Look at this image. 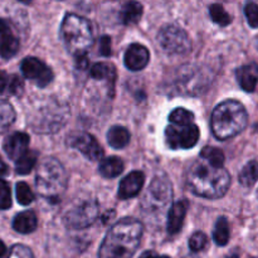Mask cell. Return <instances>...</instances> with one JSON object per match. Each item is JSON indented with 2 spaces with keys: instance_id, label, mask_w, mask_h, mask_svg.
<instances>
[{
  "instance_id": "1",
  "label": "cell",
  "mask_w": 258,
  "mask_h": 258,
  "mask_svg": "<svg viewBox=\"0 0 258 258\" xmlns=\"http://www.w3.org/2000/svg\"><path fill=\"white\" fill-rule=\"evenodd\" d=\"M143 232V223L138 219H120L103 238L98 258H133L140 246Z\"/></svg>"
},
{
  "instance_id": "2",
  "label": "cell",
  "mask_w": 258,
  "mask_h": 258,
  "mask_svg": "<svg viewBox=\"0 0 258 258\" xmlns=\"http://www.w3.org/2000/svg\"><path fill=\"white\" fill-rule=\"evenodd\" d=\"M186 186L196 196L207 199L222 198L231 185V175L223 168H214L203 159L186 171Z\"/></svg>"
},
{
  "instance_id": "3",
  "label": "cell",
  "mask_w": 258,
  "mask_h": 258,
  "mask_svg": "<svg viewBox=\"0 0 258 258\" xmlns=\"http://www.w3.org/2000/svg\"><path fill=\"white\" fill-rule=\"evenodd\" d=\"M248 115L241 102L227 100L219 103L213 110L211 117V127L213 135L218 140H228L234 138L246 128Z\"/></svg>"
},
{
  "instance_id": "4",
  "label": "cell",
  "mask_w": 258,
  "mask_h": 258,
  "mask_svg": "<svg viewBox=\"0 0 258 258\" xmlns=\"http://www.w3.org/2000/svg\"><path fill=\"white\" fill-rule=\"evenodd\" d=\"M60 37L71 54L76 58L86 57L93 45L91 23L77 14H67L60 25Z\"/></svg>"
},
{
  "instance_id": "5",
  "label": "cell",
  "mask_w": 258,
  "mask_h": 258,
  "mask_svg": "<svg viewBox=\"0 0 258 258\" xmlns=\"http://www.w3.org/2000/svg\"><path fill=\"white\" fill-rule=\"evenodd\" d=\"M68 175L64 166L54 158H45L39 164L35 186L43 198L57 201L67 189Z\"/></svg>"
},
{
  "instance_id": "6",
  "label": "cell",
  "mask_w": 258,
  "mask_h": 258,
  "mask_svg": "<svg viewBox=\"0 0 258 258\" xmlns=\"http://www.w3.org/2000/svg\"><path fill=\"white\" fill-rule=\"evenodd\" d=\"M173 198V189L169 179L164 175L154 178L148 190L141 199V208L144 212L153 213L165 208Z\"/></svg>"
},
{
  "instance_id": "7",
  "label": "cell",
  "mask_w": 258,
  "mask_h": 258,
  "mask_svg": "<svg viewBox=\"0 0 258 258\" xmlns=\"http://www.w3.org/2000/svg\"><path fill=\"white\" fill-rule=\"evenodd\" d=\"M159 43L168 54H186L191 49L188 33L176 25H166L159 32Z\"/></svg>"
},
{
  "instance_id": "8",
  "label": "cell",
  "mask_w": 258,
  "mask_h": 258,
  "mask_svg": "<svg viewBox=\"0 0 258 258\" xmlns=\"http://www.w3.org/2000/svg\"><path fill=\"white\" fill-rule=\"evenodd\" d=\"M100 207L96 201H83L66 213L64 223L71 229H85L98 218Z\"/></svg>"
},
{
  "instance_id": "9",
  "label": "cell",
  "mask_w": 258,
  "mask_h": 258,
  "mask_svg": "<svg viewBox=\"0 0 258 258\" xmlns=\"http://www.w3.org/2000/svg\"><path fill=\"white\" fill-rule=\"evenodd\" d=\"M199 135V128L196 123L170 125L165 130L166 144L173 150H186L194 148L198 143Z\"/></svg>"
},
{
  "instance_id": "10",
  "label": "cell",
  "mask_w": 258,
  "mask_h": 258,
  "mask_svg": "<svg viewBox=\"0 0 258 258\" xmlns=\"http://www.w3.org/2000/svg\"><path fill=\"white\" fill-rule=\"evenodd\" d=\"M23 76L38 87H47L53 80V72L44 62L34 57H27L20 64Z\"/></svg>"
},
{
  "instance_id": "11",
  "label": "cell",
  "mask_w": 258,
  "mask_h": 258,
  "mask_svg": "<svg viewBox=\"0 0 258 258\" xmlns=\"http://www.w3.org/2000/svg\"><path fill=\"white\" fill-rule=\"evenodd\" d=\"M71 146L77 149L80 153H82L83 156L88 159V160H101L103 156V150L101 148L100 144L97 143L95 138L91 134L87 133H80L72 136L70 140Z\"/></svg>"
},
{
  "instance_id": "12",
  "label": "cell",
  "mask_w": 258,
  "mask_h": 258,
  "mask_svg": "<svg viewBox=\"0 0 258 258\" xmlns=\"http://www.w3.org/2000/svg\"><path fill=\"white\" fill-rule=\"evenodd\" d=\"M149 60H150V53H149L148 48L139 43L131 44L126 49L125 57H123L125 66L134 72L144 70L148 66Z\"/></svg>"
},
{
  "instance_id": "13",
  "label": "cell",
  "mask_w": 258,
  "mask_h": 258,
  "mask_svg": "<svg viewBox=\"0 0 258 258\" xmlns=\"http://www.w3.org/2000/svg\"><path fill=\"white\" fill-rule=\"evenodd\" d=\"M144 181H145V175H144V173L138 170L131 171L130 174H127V175L120 181L117 191L118 198L122 199V201H126V199L136 197L140 193L141 189H143Z\"/></svg>"
},
{
  "instance_id": "14",
  "label": "cell",
  "mask_w": 258,
  "mask_h": 258,
  "mask_svg": "<svg viewBox=\"0 0 258 258\" xmlns=\"http://www.w3.org/2000/svg\"><path fill=\"white\" fill-rule=\"evenodd\" d=\"M28 146H29V136L25 133H13L5 139L3 144L5 154L15 161L27 153Z\"/></svg>"
},
{
  "instance_id": "15",
  "label": "cell",
  "mask_w": 258,
  "mask_h": 258,
  "mask_svg": "<svg viewBox=\"0 0 258 258\" xmlns=\"http://www.w3.org/2000/svg\"><path fill=\"white\" fill-rule=\"evenodd\" d=\"M186 211H188V202L180 201L174 203L169 209L168 214V228L169 234H176L183 228L184 219H185Z\"/></svg>"
},
{
  "instance_id": "16",
  "label": "cell",
  "mask_w": 258,
  "mask_h": 258,
  "mask_svg": "<svg viewBox=\"0 0 258 258\" xmlns=\"http://www.w3.org/2000/svg\"><path fill=\"white\" fill-rule=\"evenodd\" d=\"M236 77L242 90L246 92H253L258 83V64L249 63V64L242 66L237 70Z\"/></svg>"
},
{
  "instance_id": "17",
  "label": "cell",
  "mask_w": 258,
  "mask_h": 258,
  "mask_svg": "<svg viewBox=\"0 0 258 258\" xmlns=\"http://www.w3.org/2000/svg\"><path fill=\"white\" fill-rule=\"evenodd\" d=\"M38 219L37 216L33 211H25L22 213L17 214L13 219V228L22 234L32 233L37 229Z\"/></svg>"
},
{
  "instance_id": "18",
  "label": "cell",
  "mask_w": 258,
  "mask_h": 258,
  "mask_svg": "<svg viewBox=\"0 0 258 258\" xmlns=\"http://www.w3.org/2000/svg\"><path fill=\"white\" fill-rule=\"evenodd\" d=\"M141 17H143V5L135 0L126 3L120 13L121 22L125 25L136 24L141 19Z\"/></svg>"
},
{
  "instance_id": "19",
  "label": "cell",
  "mask_w": 258,
  "mask_h": 258,
  "mask_svg": "<svg viewBox=\"0 0 258 258\" xmlns=\"http://www.w3.org/2000/svg\"><path fill=\"white\" fill-rule=\"evenodd\" d=\"M123 168H125V165H123V161L120 158L110 156V158H106L101 161L98 170H100V174L103 178L112 179L120 175L123 171Z\"/></svg>"
},
{
  "instance_id": "20",
  "label": "cell",
  "mask_w": 258,
  "mask_h": 258,
  "mask_svg": "<svg viewBox=\"0 0 258 258\" xmlns=\"http://www.w3.org/2000/svg\"><path fill=\"white\" fill-rule=\"evenodd\" d=\"M107 143L113 149H123L130 143V133L123 126H112L107 133Z\"/></svg>"
},
{
  "instance_id": "21",
  "label": "cell",
  "mask_w": 258,
  "mask_h": 258,
  "mask_svg": "<svg viewBox=\"0 0 258 258\" xmlns=\"http://www.w3.org/2000/svg\"><path fill=\"white\" fill-rule=\"evenodd\" d=\"M91 77L98 81H107L108 85L113 88L116 80V71L112 64L108 63H95L90 71Z\"/></svg>"
},
{
  "instance_id": "22",
  "label": "cell",
  "mask_w": 258,
  "mask_h": 258,
  "mask_svg": "<svg viewBox=\"0 0 258 258\" xmlns=\"http://www.w3.org/2000/svg\"><path fill=\"white\" fill-rule=\"evenodd\" d=\"M19 49V40L12 34V32L0 35V57L9 59Z\"/></svg>"
},
{
  "instance_id": "23",
  "label": "cell",
  "mask_w": 258,
  "mask_h": 258,
  "mask_svg": "<svg viewBox=\"0 0 258 258\" xmlns=\"http://www.w3.org/2000/svg\"><path fill=\"white\" fill-rule=\"evenodd\" d=\"M38 153L37 151L28 150L23 156H20L17 161H15V170L19 175H27L34 168L35 163H37Z\"/></svg>"
},
{
  "instance_id": "24",
  "label": "cell",
  "mask_w": 258,
  "mask_h": 258,
  "mask_svg": "<svg viewBox=\"0 0 258 258\" xmlns=\"http://www.w3.org/2000/svg\"><path fill=\"white\" fill-rule=\"evenodd\" d=\"M15 111L8 101L0 100V136L14 123Z\"/></svg>"
},
{
  "instance_id": "25",
  "label": "cell",
  "mask_w": 258,
  "mask_h": 258,
  "mask_svg": "<svg viewBox=\"0 0 258 258\" xmlns=\"http://www.w3.org/2000/svg\"><path fill=\"white\" fill-rule=\"evenodd\" d=\"M258 180V163L252 160L248 161L239 173V183L246 188L254 185Z\"/></svg>"
},
{
  "instance_id": "26",
  "label": "cell",
  "mask_w": 258,
  "mask_h": 258,
  "mask_svg": "<svg viewBox=\"0 0 258 258\" xmlns=\"http://www.w3.org/2000/svg\"><path fill=\"white\" fill-rule=\"evenodd\" d=\"M229 236H231V231H229V223L227 218L221 217L217 221L216 227L213 231V239L218 246H226L229 241Z\"/></svg>"
},
{
  "instance_id": "27",
  "label": "cell",
  "mask_w": 258,
  "mask_h": 258,
  "mask_svg": "<svg viewBox=\"0 0 258 258\" xmlns=\"http://www.w3.org/2000/svg\"><path fill=\"white\" fill-rule=\"evenodd\" d=\"M201 159L206 160L214 168H223L224 164V154L218 148L213 146H206L201 153Z\"/></svg>"
},
{
  "instance_id": "28",
  "label": "cell",
  "mask_w": 258,
  "mask_h": 258,
  "mask_svg": "<svg viewBox=\"0 0 258 258\" xmlns=\"http://www.w3.org/2000/svg\"><path fill=\"white\" fill-rule=\"evenodd\" d=\"M209 14H211L212 20H213L216 24L221 25V27H226V25L231 24L232 18L228 13L226 12V9L223 8V5L218 4H212L209 7Z\"/></svg>"
},
{
  "instance_id": "29",
  "label": "cell",
  "mask_w": 258,
  "mask_h": 258,
  "mask_svg": "<svg viewBox=\"0 0 258 258\" xmlns=\"http://www.w3.org/2000/svg\"><path fill=\"white\" fill-rule=\"evenodd\" d=\"M193 113L183 107L175 108L169 115V121L171 122V125H190V123H193Z\"/></svg>"
},
{
  "instance_id": "30",
  "label": "cell",
  "mask_w": 258,
  "mask_h": 258,
  "mask_svg": "<svg viewBox=\"0 0 258 258\" xmlns=\"http://www.w3.org/2000/svg\"><path fill=\"white\" fill-rule=\"evenodd\" d=\"M15 194H17L18 203L22 206H29L33 201H34V194L30 190L29 185L24 181H20L15 186Z\"/></svg>"
},
{
  "instance_id": "31",
  "label": "cell",
  "mask_w": 258,
  "mask_h": 258,
  "mask_svg": "<svg viewBox=\"0 0 258 258\" xmlns=\"http://www.w3.org/2000/svg\"><path fill=\"white\" fill-rule=\"evenodd\" d=\"M244 14L248 24L252 28H258V0H247Z\"/></svg>"
},
{
  "instance_id": "32",
  "label": "cell",
  "mask_w": 258,
  "mask_h": 258,
  "mask_svg": "<svg viewBox=\"0 0 258 258\" xmlns=\"http://www.w3.org/2000/svg\"><path fill=\"white\" fill-rule=\"evenodd\" d=\"M12 207V191L9 184L0 179V209H8Z\"/></svg>"
},
{
  "instance_id": "33",
  "label": "cell",
  "mask_w": 258,
  "mask_h": 258,
  "mask_svg": "<svg viewBox=\"0 0 258 258\" xmlns=\"http://www.w3.org/2000/svg\"><path fill=\"white\" fill-rule=\"evenodd\" d=\"M207 243H208V238L206 234L203 232H196L189 239V248L193 252H199L206 248Z\"/></svg>"
},
{
  "instance_id": "34",
  "label": "cell",
  "mask_w": 258,
  "mask_h": 258,
  "mask_svg": "<svg viewBox=\"0 0 258 258\" xmlns=\"http://www.w3.org/2000/svg\"><path fill=\"white\" fill-rule=\"evenodd\" d=\"M7 258H34L33 252L24 244H15L10 248Z\"/></svg>"
},
{
  "instance_id": "35",
  "label": "cell",
  "mask_w": 258,
  "mask_h": 258,
  "mask_svg": "<svg viewBox=\"0 0 258 258\" xmlns=\"http://www.w3.org/2000/svg\"><path fill=\"white\" fill-rule=\"evenodd\" d=\"M100 54L103 57L111 55V38L107 35H103L100 39Z\"/></svg>"
},
{
  "instance_id": "36",
  "label": "cell",
  "mask_w": 258,
  "mask_h": 258,
  "mask_svg": "<svg viewBox=\"0 0 258 258\" xmlns=\"http://www.w3.org/2000/svg\"><path fill=\"white\" fill-rule=\"evenodd\" d=\"M23 90V83L22 81L18 77H12L10 78V85H9V91L10 93H14V95H18L20 91Z\"/></svg>"
},
{
  "instance_id": "37",
  "label": "cell",
  "mask_w": 258,
  "mask_h": 258,
  "mask_svg": "<svg viewBox=\"0 0 258 258\" xmlns=\"http://www.w3.org/2000/svg\"><path fill=\"white\" fill-rule=\"evenodd\" d=\"M10 85V78L5 75L4 72H0V93L4 92L5 90H9Z\"/></svg>"
},
{
  "instance_id": "38",
  "label": "cell",
  "mask_w": 258,
  "mask_h": 258,
  "mask_svg": "<svg viewBox=\"0 0 258 258\" xmlns=\"http://www.w3.org/2000/svg\"><path fill=\"white\" fill-rule=\"evenodd\" d=\"M7 33H10L9 24H8L4 19H2V18H0V35L7 34Z\"/></svg>"
},
{
  "instance_id": "39",
  "label": "cell",
  "mask_w": 258,
  "mask_h": 258,
  "mask_svg": "<svg viewBox=\"0 0 258 258\" xmlns=\"http://www.w3.org/2000/svg\"><path fill=\"white\" fill-rule=\"evenodd\" d=\"M140 258H170V257L160 256V254H156V253H154V252L148 251V252H145V253L141 254Z\"/></svg>"
},
{
  "instance_id": "40",
  "label": "cell",
  "mask_w": 258,
  "mask_h": 258,
  "mask_svg": "<svg viewBox=\"0 0 258 258\" xmlns=\"http://www.w3.org/2000/svg\"><path fill=\"white\" fill-rule=\"evenodd\" d=\"M8 173H9V169H8V165L4 163V161H3V159L0 158V176L8 175Z\"/></svg>"
},
{
  "instance_id": "41",
  "label": "cell",
  "mask_w": 258,
  "mask_h": 258,
  "mask_svg": "<svg viewBox=\"0 0 258 258\" xmlns=\"http://www.w3.org/2000/svg\"><path fill=\"white\" fill-rule=\"evenodd\" d=\"M5 254H7V247H5L4 242H3L2 239H0V258L4 257Z\"/></svg>"
},
{
  "instance_id": "42",
  "label": "cell",
  "mask_w": 258,
  "mask_h": 258,
  "mask_svg": "<svg viewBox=\"0 0 258 258\" xmlns=\"http://www.w3.org/2000/svg\"><path fill=\"white\" fill-rule=\"evenodd\" d=\"M18 2L24 3V4H29V3H30V2H33V0H18Z\"/></svg>"
},
{
  "instance_id": "43",
  "label": "cell",
  "mask_w": 258,
  "mask_h": 258,
  "mask_svg": "<svg viewBox=\"0 0 258 258\" xmlns=\"http://www.w3.org/2000/svg\"><path fill=\"white\" fill-rule=\"evenodd\" d=\"M227 258H238V256H236V254H233V256H229V257H227Z\"/></svg>"
},
{
  "instance_id": "44",
  "label": "cell",
  "mask_w": 258,
  "mask_h": 258,
  "mask_svg": "<svg viewBox=\"0 0 258 258\" xmlns=\"http://www.w3.org/2000/svg\"><path fill=\"white\" fill-rule=\"evenodd\" d=\"M256 44H257V48H258V38H257V40H256Z\"/></svg>"
},
{
  "instance_id": "45",
  "label": "cell",
  "mask_w": 258,
  "mask_h": 258,
  "mask_svg": "<svg viewBox=\"0 0 258 258\" xmlns=\"http://www.w3.org/2000/svg\"><path fill=\"white\" fill-rule=\"evenodd\" d=\"M185 258H197V257H185Z\"/></svg>"
}]
</instances>
